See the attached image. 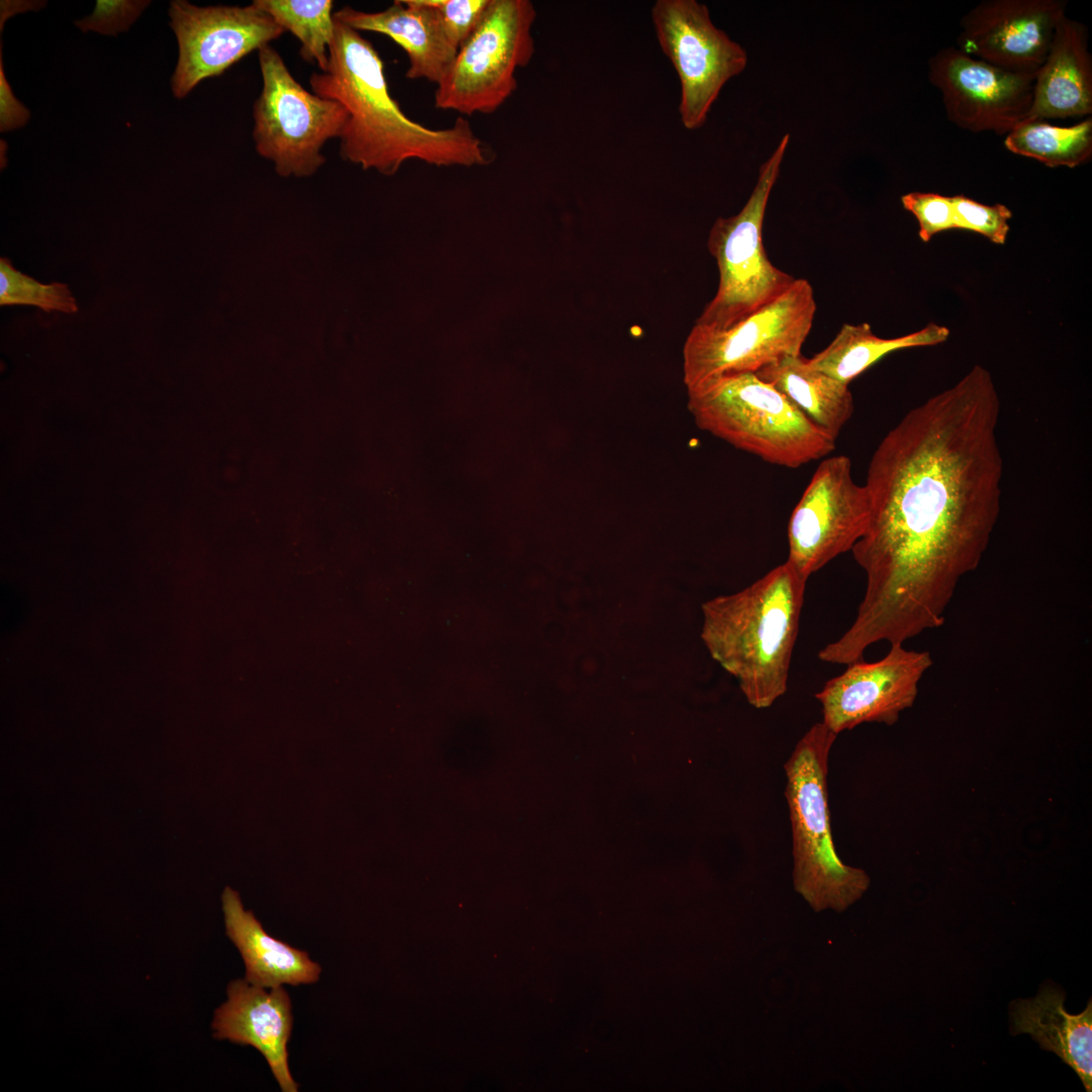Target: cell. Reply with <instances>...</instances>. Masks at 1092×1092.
Listing matches in <instances>:
<instances>
[{
	"label": "cell",
	"instance_id": "obj_1",
	"mask_svg": "<svg viewBox=\"0 0 1092 1092\" xmlns=\"http://www.w3.org/2000/svg\"><path fill=\"white\" fill-rule=\"evenodd\" d=\"M999 415L992 376L976 365L880 442L864 483L870 521L851 549L867 586L853 623L833 641L841 659L943 625L959 582L979 566L998 521Z\"/></svg>",
	"mask_w": 1092,
	"mask_h": 1092
},
{
	"label": "cell",
	"instance_id": "obj_2",
	"mask_svg": "<svg viewBox=\"0 0 1092 1092\" xmlns=\"http://www.w3.org/2000/svg\"><path fill=\"white\" fill-rule=\"evenodd\" d=\"M309 84L314 94L347 111L340 154L365 170L392 175L414 159L438 167L485 166L494 159L463 117L435 129L406 116L390 95L378 52L337 19L327 70L313 73Z\"/></svg>",
	"mask_w": 1092,
	"mask_h": 1092
},
{
	"label": "cell",
	"instance_id": "obj_3",
	"mask_svg": "<svg viewBox=\"0 0 1092 1092\" xmlns=\"http://www.w3.org/2000/svg\"><path fill=\"white\" fill-rule=\"evenodd\" d=\"M806 582L786 561L744 589L703 605L707 649L756 709L787 692Z\"/></svg>",
	"mask_w": 1092,
	"mask_h": 1092
},
{
	"label": "cell",
	"instance_id": "obj_4",
	"mask_svg": "<svg viewBox=\"0 0 1092 1092\" xmlns=\"http://www.w3.org/2000/svg\"><path fill=\"white\" fill-rule=\"evenodd\" d=\"M837 735L815 723L785 762V796L793 839V885L815 912H844L870 887V877L838 856L831 832L828 759Z\"/></svg>",
	"mask_w": 1092,
	"mask_h": 1092
},
{
	"label": "cell",
	"instance_id": "obj_5",
	"mask_svg": "<svg viewBox=\"0 0 1092 1092\" xmlns=\"http://www.w3.org/2000/svg\"><path fill=\"white\" fill-rule=\"evenodd\" d=\"M687 390L701 430L768 463L798 468L835 449L836 439L755 373L724 375Z\"/></svg>",
	"mask_w": 1092,
	"mask_h": 1092
},
{
	"label": "cell",
	"instance_id": "obj_6",
	"mask_svg": "<svg viewBox=\"0 0 1092 1092\" xmlns=\"http://www.w3.org/2000/svg\"><path fill=\"white\" fill-rule=\"evenodd\" d=\"M789 141L790 134L786 133L760 166L756 184L742 209L714 221L708 249L717 262L719 285L696 325L729 328L771 302L795 281L770 262L762 242L766 205Z\"/></svg>",
	"mask_w": 1092,
	"mask_h": 1092
},
{
	"label": "cell",
	"instance_id": "obj_7",
	"mask_svg": "<svg viewBox=\"0 0 1092 1092\" xmlns=\"http://www.w3.org/2000/svg\"><path fill=\"white\" fill-rule=\"evenodd\" d=\"M816 311L814 291L803 278L779 297L726 329L696 325L682 349L687 389L724 375L751 372L801 354Z\"/></svg>",
	"mask_w": 1092,
	"mask_h": 1092
},
{
	"label": "cell",
	"instance_id": "obj_8",
	"mask_svg": "<svg viewBox=\"0 0 1092 1092\" xmlns=\"http://www.w3.org/2000/svg\"><path fill=\"white\" fill-rule=\"evenodd\" d=\"M529 0H490L435 91V106L463 115L492 113L517 89L516 72L535 53Z\"/></svg>",
	"mask_w": 1092,
	"mask_h": 1092
},
{
	"label": "cell",
	"instance_id": "obj_9",
	"mask_svg": "<svg viewBox=\"0 0 1092 1092\" xmlns=\"http://www.w3.org/2000/svg\"><path fill=\"white\" fill-rule=\"evenodd\" d=\"M258 58L263 84L253 109L255 149L281 176L311 175L326 161L324 145L341 136L348 113L304 89L270 44Z\"/></svg>",
	"mask_w": 1092,
	"mask_h": 1092
},
{
	"label": "cell",
	"instance_id": "obj_10",
	"mask_svg": "<svg viewBox=\"0 0 1092 1092\" xmlns=\"http://www.w3.org/2000/svg\"><path fill=\"white\" fill-rule=\"evenodd\" d=\"M651 18L659 47L678 76L680 121L687 129H698L723 86L745 69L746 51L696 0H657Z\"/></svg>",
	"mask_w": 1092,
	"mask_h": 1092
},
{
	"label": "cell",
	"instance_id": "obj_11",
	"mask_svg": "<svg viewBox=\"0 0 1092 1092\" xmlns=\"http://www.w3.org/2000/svg\"><path fill=\"white\" fill-rule=\"evenodd\" d=\"M870 516L868 489L854 481L850 459L844 455L824 459L792 512L787 561L808 579L852 549L866 532Z\"/></svg>",
	"mask_w": 1092,
	"mask_h": 1092
},
{
	"label": "cell",
	"instance_id": "obj_12",
	"mask_svg": "<svg viewBox=\"0 0 1092 1092\" xmlns=\"http://www.w3.org/2000/svg\"><path fill=\"white\" fill-rule=\"evenodd\" d=\"M169 16L179 47L172 76L177 98L185 97L202 80L220 76L285 31L254 3L199 7L175 0L170 3Z\"/></svg>",
	"mask_w": 1092,
	"mask_h": 1092
},
{
	"label": "cell",
	"instance_id": "obj_13",
	"mask_svg": "<svg viewBox=\"0 0 1092 1092\" xmlns=\"http://www.w3.org/2000/svg\"><path fill=\"white\" fill-rule=\"evenodd\" d=\"M929 80L947 118L972 132L1007 134L1029 113L1035 74L1008 71L946 47L929 60Z\"/></svg>",
	"mask_w": 1092,
	"mask_h": 1092
},
{
	"label": "cell",
	"instance_id": "obj_14",
	"mask_svg": "<svg viewBox=\"0 0 1092 1092\" xmlns=\"http://www.w3.org/2000/svg\"><path fill=\"white\" fill-rule=\"evenodd\" d=\"M933 664L928 651L893 644L880 660L850 662L827 680L815 698L822 707V723L838 735L863 723L894 725L911 708L924 673Z\"/></svg>",
	"mask_w": 1092,
	"mask_h": 1092
},
{
	"label": "cell",
	"instance_id": "obj_15",
	"mask_svg": "<svg viewBox=\"0 0 1092 1092\" xmlns=\"http://www.w3.org/2000/svg\"><path fill=\"white\" fill-rule=\"evenodd\" d=\"M1066 8L1065 0L982 1L961 19L957 48L1008 71L1036 74Z\"/></svg>",
	"mask_w": 1092,
	"mask_h": 1092
},
{
	"label": "cell",
	"instance_id": "obj_16",
	"mask_svg": "<svg viewBox=\"0 0 1092 1092\" xmlns=\"http://www.w3.org/2000/svg\"><path fill=\"white\" fill-rule=\"evenodd\" d=\"M228 1000L215 1011L213 1037L252 1045L266 1059L283 1092H297L288 1066L287 1044L292 1030L291 1000L284 988L259 987L246 980L229 984Z\"/></svg>",
	"mask_w": 1092,
	"mask_h": 1092
},
{
	"label": "cell",
	"instance_id": "obj_17",
	"mask_svg": "<svg viewBox=\"0 0 1092 1092\" xmlns=\"http://www.w3.org/2000/svg\"><path fill=\"white\" fill-rule=\"evenodd\" d=\"M334 18L357 31L390 37L406 53L408 79H426L437 85L459 50L429 0H396L378 12L344 6L334 12Z\"/></svg>",
	"mask_w": 1092,
	"mask_h": 1092
},
{
	"label": "cell",
	"instance_id": "obj_18",
	"mask_svg": "<svg viewBox=\"0 0 1092 1092\" xmlns=\"http://www.w3.org/2000/svg\"><path fill=\"white\" fill-rule=\"evenodd\" d=\"M1091 112L1092 59L1088 30L1065 15L1035 74L1032 103L1025 121L1084 116Z\"/></svg>",
	"mask_w": 1092,
	"mask_h": 1092
},
{
	"label": "cell",
	"instance_id": "obj_19",
	"mask_svg": "<svg viewBox=\"0 0 1092 1092\" xmlns=\"http://www.w3.org/2000/svg\"><path fill=\"white\" fill-rule=\"evenodd\" d=\"M1065 992L1054 984L1041 986L1037 995L1010 1003V1031L1028 1033L1041 1049L1055 1053L1079 1076L1087 1092L1092 1090V1001L1080 1014L1064 1006Z\"/></svg>",
	"mask_w": 1092,
	"mask_h": 1092
},
{
	"label": "cell",
	"instance_id": "obj_20",
	"mask_svg": "<svg viewBox=\"0 0 1092 1092\" xmlns=\"http://www.w3.org/2000/svg\"><path fill=\"white\" fill-rule=\"evenodd\" d=\"M222 909L225 933L243 958L248 983L276 988L318 981L321 966L306 951L268 934L254 914L244 909L238 893L230 888L222 894Z\"/></svg>",
	"mask_w": 1092,
	"mask_h": 1092
},
{
	"label": "cell",
	"instance_id": "obj_21",
	"mask_svg": "<svg viewBox=\"0 0 1092 1092\" xmlns=\"http://www.w3.org/2000/svg\"><path fill=\"white\" fill-rule=\"evenodd\" d=\"M755 375L834 439L853 414L848 385L812 368L802 354L766 365Z\"/></svg>",
	"mask_w": 1092,
	"mask_h": 1092
},
{
	"label": "cell",
	"instance_id": "obj_22",
	"mask_svg": "<svg viewBox=\"0 0 1092 1092\" xmlns=\"http://www.w3.org/2000/svg\"><path fill=\"white\" fill-rule=\"evenodd\" d=\"M949 330L934 323L919 331L898 338L885 339L875 335L868 323L844 324L832 342L807 359L808 364L845 384L886 355L902 349L927 347L947 340Z\"/></svg>",
	"mask_w": 1092,
	"mask_h": 1092
},
{
	"label": "cell",
	"instance_id": "obj_23",
	"mask_svg": "<svg viewBox=\"0 0 1092 1092\" xmlns=\"http://www.w3.org/2000/svg\"><path fill=\"white\" fill-rule=\"evenodd\" d=\"M1004 146L1015 155L1051 168H1075L1092 157V118L1087 117L1072 126L1052 125L1042 120L1025 121L1006 134Z\"/></svg>",
	"mask_w": 1092,
	"mask_h": 1092
},
{
	"label": "cell",
	"instance_id": "obj_24",
	"mask_svg": "<svg viewBox=\"0 0 1092 1092\" xmlns=\"http://www.w3.org/2000/svg\"><path fill=\"white\" fill-rule=\"evenodd\" d=\"M253 3L299 39V55L304 61L316 63L322 72L327 70L335 33L333 1L255 0Z\"/></svg>",
	"mask_w": 1092,
	"mask_h": 1092
},
{
	"label": "cell",
	"instance_id": "obj_25",
	"mask_svg": "<svg viewBox=\"0 0 1092 1092\" xmlns=\"http://www.w3.org/2000/svg\"><path fill=\"white\" fill-rule=\"evenodd\" d=\"M0 304L33 305L47 312L74 313L78 305L68 285L43 284L16 270L5 257L0 258Z\"/></svg>",
	"mask_w": 1092,
	"mask_h": 1092
},
{
	"label": "cell",
	"instance_id": "obj_26",
	"mask_svg": "<svg viewBox=\"0 0 1092 1092\" xmlns=\"http://www.w3.org/2000/svg\"><path fill=\"white\" fill-rule=\"evenodd\" d=\"M956 229L986 237L994 244L1006 242L1012 211L1004 204L988 205L964 195L951 196Z\"/></svg>",
	"mask_w": 1092,
	"mask_h": 1092
},
{
	"label": "cell",
	"instance_id": "obj_27",
	"mask_svg": "<svg viewBox=\"0 0 1092 1092\" xmlns=\"http://www.w3.org/2000/svg\"><path fill=\"white\" fill-rule=\"evenodd\" d=\"M901 203L916 218L918 236L924 243L939 233L956 229L951 196L912 191L901 197Z\"/></svg>",
	"mask_w": 1092,
	"mask_h": 1092
},
{
	"label": "cell",
	"instance_id": "obj_28",
	"mask_svg": "<svg viewBox=\"0 0 1092 1092\" xmlns=\"http://www.w3.org/2000/svg\"><path fill=\"white\" fill-rule=\"evenodd\" d=\"M150 1L97 0L91 15L75 22L82 31L116 35L127 30Z\"/></svg>",
	"mask_w": 1092,
	"mask_h": 1092
},
{
	"label": "cell",
	"instance_id": "obj_29",
	"mask_svg": "<svg viewBox=\"0 0 1092 1092\" xmlns=\"http://www.w3.org/2000/svg\"><path fill=\"white\" fill-rule=\"evenodd\" d=\"M440 12L447 31L460 49L481 21L490 0H429Z\"/></svg>",
	"mask_w": 1092,
	"mask_h": 1092
},
{
	"label": "cell",
	"instance_id": "obj_30",
	"mask_svg": "<svg viewBox=\"0 0 1092 1092\" xmlns=\"http://www.w3.org/2000/svg\"><path fill=\"white\" fill-rule=\"evenodd\" d=\"M29 111L15 98L0 63V130L9 131L26 124Z\"/></svg>",
	"mask_w": 1092,
	"mask_h": 1092
}]
</instances>
